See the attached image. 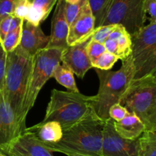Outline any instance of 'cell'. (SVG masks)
Returning <instances> with one entry per match:
<instances>
[{
  "label": "cell",
  "mask_w": 156,
  "mask_h": 156,
  "mask_svg": "<svg viewBox=\"0 0 156 156\" xmlns=\"http://www.w3.org/2000/svg\"><path fill=\"white\" fill-rule=\"evenodd\" d=\"M1 153L8 156H53L45 144L26 130L12 139Z\"/></svg>",
  "instance_id": "obj_10"
},
{
  "label": "cell",
  "mask_w": 156,
  "mask_h": 156,
  "mask_svg": "<svg viewBox=\"0 0 156 156\" xmlns=\"http://www.w3.org/2000/svg\"><path fill=\"white\" fill-rule=\"evenodd\" d=\"M114 127L117 134L122 138L136 140L146 131L145 125L134 113L129 112L120 121H114Z\"/></svg>",
  "instance_id": "obj_16"
},
{
  "label": "cell",
  "mask_w": 156,
  "mask_h": 156,
  "mask_svg": "<svg viewBox=\"0 0 156 156\" xmlns=\"http://www.w3.org/2000/svg\"><path fill=\"white\" fill-rule=\"evenodd\" d=\"M105 51H106V50L103 44H101L90 38L86 46V52L91 64H93Z\"/></svg>",
  "instance_id": "obj_25"
},
{
  "label": "cell",
  "mask_w": 156,
  "mask_h": 156,
  "mask_svg": "<svg viewBox=\"0 0 156 156\" xmlns=\"http://www.w3.org/2000/svg\"><path fill=\"white\" fill-rule=\"evenodd\" d=\"M111 0H88L91 12L94 17V26H100Z\"/></svg>",
  "instance_id": "obj_22"
},
{
  "label": "cell",
  "mask_w": 156,
  "mask_h": 156,
  "mask_svg": "<svg viewBox=\"0 0 156 156\" xmlns=\"http://www.w3.org/2000/svg\"><path fill=\"white\" fill-rule=\"evenodd\" d=\"M94 100V96H85L79 92L53 89L45 116L41 122L56 121L60 124L62 131L68 129L95 114Z\"/></svg>",
  "instance_id": "obj_3"
},
{
  "label": "cell",
  "mask_w": 156,
  "mask_h": 156,
  "mask_svg": "<svg viewBox=\"0 0 156 156\" xmlns=\"http://www.w3.org/2000/svg\"><path fill=\"white\" fill-rule=\"evenodd\" d=\"M0 156H8V155H6V154H2V153H1V152H0Z\"/></svg>",
  "instance_id": "obj_37"
},
{
  "label": "cell",
  "mask_w": 156,
  "mask_h": 156,
  "mask_svg": "<svg viewBox=\"0 0 156 156\" xmlns=\"http://www.w3.org/2000/svg\"><path fill=\"white\" fill-rule=\"evenodd\" d=\"M12 15H9L0 21V44L2 43L5 38L10 31V24Z\"/></svg>",
  "instance_id": "obj_33"
},
{
  "label": "cell",
  "mask_w": 156,
  "mask_h": 156,
  "mask_svg": "<svg viewBox=\"0 0 156 156\" xmlns=\"http://www.w3.org/2000/svg\"><path fill=\"white\" fill-rule=\"evenodd\" d=\"M119 103L134 113L146 130L156 131V73L133 79Z\"/></svg>",
  "instance_id": "obj_4"
},
{
  "label": "cell",
  "mask_w": 156,
  "mask_h": 156,
  "mask_svg": "<svg viewBox=\"0 0 156 156\" xmlns=\"http://www.w3.org/2000/svg\"><path fill=\"white\" fill-rule=\"evenodd\" d=\"M88 40L81 44L68 46L61 54V63L81 79H83L87 72L93 67L86 52Z\"/></svg>",
  "instance_id": "obj_12"
},
{
  "label": "cell",
  "mask_w": 156,
  "mask_h": 156,
  "mask_svg": "<svg viewBox=\"0 0 156 156\" xmlns=\"http://www.w3.org/2000/svg\"><path fill=\"white\" fill-rule=\"evenodd\" d=\"M118 60H120L118 57L106 50L93 63L92 67L99 70H109L112 68L113 66L117 63Z\"/></svg>",
  "instance_id": "obj_24"
},
{
  "label": "cell",
  "mask_w": 156,
  "mask_h": 156,
  "mask_svg": "<svg viewBox=\"0 0 156 156\" xmlns=\"http://www.w3.org/2000/svg\"><path fill=\"white\" fill-rule=\"evenodd\" d=\"M85 1L86 0H80L76 4H69V3H66L65 15L69 25H70L73 22V21L76 19V18L79 15V12H80L81 9H82V6L84 5Z\"/></svg>",
  "instance_id": "obj_26"
},
{
  "label": "cell",
  "mask_w": 156,
  "mask_h": 156,
  "mask_svg": "<svg viewBox=\"0 0 156 156\" xmlns=\"http://www.w3.org/2000/svg\"><path fill=\"white\" fill-rule=\"evenodd\" d=\"M105 123V120L95 113L62 131V139L59 142L44 144L52 152L102 156Z\"/></svg>",
  "instance_id": "obj_2"
},
{
  "label": "cell",
  "mask_w": 156,
  "mask_h": 156,
  "mask_svg": "<svg viewBox=\"0 0 156 156\" xmlns=\"http://www.w3.org/2000/svg\"><path fill=\"white\" fill-rule=\"evenodd\" d=\"M143 11L145 15L150 17V21H156V0H145L143 2Z\"/></svg>",
  "instance_id": "obj_32"
},
{
  "label": "cell",
  "mask_w": 156,
  "mask_h": 156,
  "mask_svg": "<svg viewBox=\"0 0 156 156\" xmlns=\"http://www.w3.org/2000/svg\"><path fill=\"white\" fill-rule=\"evenodd\" d=\"M99 79L98 92L94 96V109L103 120L109 118L110 107L117 103L129 83L134 78L135 68L131 56L122 61V66L116 71L95 68Z\"/></svg>",
  "instance_id": "obj_5"
},
{
  "label": "cell",
  "mask_w": 156,
  "mask_h": 156,
  "mask_svg": "<svg viewBox=\"0 0 156 156\" xmlns=\"http://www.w3.org/2000/svg\"><path fill=\"white\" fill-rule=\"evenodd\" d=\"M66 3H69V4H76L79 2L80 0H64Z\"/></svg>",
  "instance_id": "obj_35"
},
{
  "label": "cell",
  "mask_w": 156,
  "mask_h": 156,
  "mask_svg": "<svg viewBox=\"0 0 156 156\" xmlns=\"http://www.w3.org/2000/svg\"><path fill=\"white\" fill-rule=\"evenodd\" d=\"M0 119L8 145L12 139L18 137L23 132L13 110L5 99L2 91L0 92Z\"/></svg>",
  "instance_id": "obj_15"
},
{
  "label": "cell",
  "mask_w": 156,
  "mask_h": 156,
  "mask_svg": "<svg viewBox=\"0 0 156 156\" xmlns=\"http://www.w3.org/2000/svg\"><path fill=\"white\" fill-rule=\"evenodd\" d=\"M115 41L117 42V47H118L117 56H118L119 59L123 61L129 58L131 54V51H132L131 35H129V32L126 29H124L121 35L119 36V38L115 40Z\"/></svg>",
  "instance_id": "obj_21"
},
{
  "label": "cell",
  "mask_w": 156,
  "mask_h": 156,
  "mask_svg": "<svg viewBox=\"0 0 156 156\" xmlns=\"http://www.w3.org/2000/svg\"><path fill=\"white\" fill-rule=\"evenodd\" d=\"M29 11L24 21L34 25H41V23L49 16L57 0H27Z\"/></svg>",
  "instance_id": "obj_18"
},
{
  "label": "cell",
  "mask_w": 156,
  "mask_h": 156,
  "mask_svg": "<svg viewBox=\"0 0 156 156\" xmlns=\"http://www.w3.org/2000/svg\"><path fill=\"white\" fill-rule=\"evenodd\" d=\"M29 11V3L27 0H18L14 8L12 15L18 18L25 20Z\"/></svg>",
  "instance_id": "obj_29"
},
{
  "label": "cell",
  "mask_w": 156,
  "mask_h": 156,
  "mask_svg": "<svg viewBox=\"0 0 156 156\" xmlns=\"http://www.w3.org/2000/svg\"><path fill=\"white\" fill-rule=\"evenodd\" d=\"M94 28V17L88 0H86L79 15L69 27L68 46L76 45L88 41L92 35Z\"/></svg>",
  "instance_id": "obj_11"
},
{
  "label": "cell",
  "mask_w": 156,
  "mask_h": 156,
  "mask_svg": "<svg viewBox=\"0 0 156 156\" xmlns=\"http://www.w3.org/2000/svg\"><path fill=\"white\" fill-rule=\"evenodd\" d=\"M33 57L18 46L7 54L5 76L2 93L13 110L21 131L26 127L24 108L33 67Z\"/></svg>",
  "instance_id": "obj_1"
},
{
  "label": "cell",
  "mask_w": 156,
  "mask_h": 156,
  "mask_svg": "<svg viewBox=\"0 0 156 156\" xmlns=\"http://www.w3.org/2000/svg\"><path fill=\"white\" fill-rule=\"evenodd\" d=\"M6 60H7V53L5 51L2 46L0 44V92L2 91L4 88Z\"/></svg>",
  "instance_id": "obj_31"
},
{
  "label": "cell",
  "mask_w": 156,
  "mask_h": 156,
  "mask_svg": "<svg viewBox=\"0 0 156 156\" xmlns=\"http://www.w3.org/2000/svg\"><path fill=\"white\" fill-rule=\"evenodd\" d=\"M128 113H129V111L127 110V109L120 105L119 102L111 106L108 111L109 117L116 122H118V121L123 119Z\"/></svg>",
  "instance_id": "obj_28"
},
{
  "label": "cell",
  "mask_w": 156,
  "mask_h": 156,
  "mask_svg": "<svg viewBox=\"0 0 156 156\" xmlns=\"http://www.w3.org/2000/svg\"><path fill=\"white\" fill-rule=\"evenodd\" d=\"M145 0H111L100 26L121 24L132 35L145 25Z\"/></svg>",
  "instance_id": "obj_8"
},
{
  "label": "cell",
  "mask_w": 156,
  "mask_h": 156,
  "mask_svg": "<svg viewBox=\"0 0 156 156\" xmlns=\"http://www.w3.org/2000/svg\"><path fill=\"white\" fill-rule=\"evenodd\" d=\"M62 50L59 48H44L34 55L33 67L24 102V112L26 117L34 105L41 89L52 77L56 66L61 63Z\"/></svg>",
  "instance_id": "obj_7"
},
{
  "label": "cell",
  "mask_w": 156,
  "mask_h": 156,
  "mask_svg": "<svg viewBox=\"0 0 156 156\" xmlns=\"http://www.w3.org/2000/svg\"><path fill=\"white\" fill-rule=\"evenodd\" d=\"M18 0H0V21L9 15H12L14 8Z\"/></svg>",
  "instance_id": "obj_30"
},
{
  "label": "cell",
  "mask_w": 156,
  "mask_h": 156,
  "mask_svg": "<svg viewBox=\"0 0 156 156\" xmlns=\"http://www.w3.org/2000/svg\"><path fill=\"white\" fill-rule=\"evenodd\" d=\"M131 58L135 68L133 79L156 73V21L131 35Z\"/></svg>",
  "instance_id": "obj_6"
},
{
  "label": "cell",
  "mask_w": 156,
  "mask_h": 156,
  "mask_svg": "<svg viewBox=\"0 0 156 156\" xmlns=\"http://www.w3.org/2000/svg\"><path fill=\"white\" fill-rule=\"evenodd\" d=\"M25 130L31 132L37 139L45 144L56 143L62 136V128L56 121L41 122L33 126L26 128Z\"/></svg>",
  "instance_id": "obj_17"
},
{
  "label": "cell",
  "mask_w": 156,
  "mask_h": 156,
  "mask_svg": "<svg viewBox=\"0 0 156 156\" xmlns=\"http://www.w3.org/2000/svg\"><path fill=\"white\" fill-rule=\"evenodd\" d=\"M138 141V156H156V131L146 130Z\"/></svg>",
  "instance_id": "obj_20"
},
{
  "label": "cell",
  "mask_w": 156,
  "mask_h": 156,
  "mask_svg": "<svg viewBox=\"0 0 156 156\" xmlns=\"http://www.w3.org/2000/svg\"><path fill=\"white\" fill-rule=\"evenodd\" d=\"M6 146H7V142H6L5 137L4 131H3L1 119H0V152H2Z\"/></svg>",
  "instance_id": "obj_34"
},
{
  "label": "cell",
  "mask_w": 156,
  "mask_h": 156,
  "mask_svg": "<svg viewBox=\"0 0 156 156\" xmlns=\"http://www.w3.org/2000/svg\"><path fill=\"white\" fill-rule=\"evenodd\" d=\"M139 141L122 138L114 127V120H105L103 129L102 156H138Z\"/></svg>",
  "instance_id": "obj_9"
},
{
  "label": "cell",
  "mask_w": 156,
  "mask_h": 156,
  "mask_svg": "<svg viewBox=\"0 0 156 156\" xmlns=\"http://www.w3.org/2000/svg\"><path fill=\"white\" fill-rule=\"evenodd\" d=\"M52 77L54 78L59 84L73 92H79L76 84L74 73L63 64H58L54 69Z\"/></svg>",
  "instance_id": "obj_19"
},
{
  "label": "cell",
  "mask_w": 156,
  "mask_h": 156,
  "mask_svg": "<svg viewBox=\"0 0 156 156\" xmlns=\"http://www.w3.org/2000/svg\"><path fill=\"white\" fill-rule=\"evenodd\" d=\"M22 26L23 24L18 26L15 30L9 32L5 38L4 41L1 44L4 50L7 54L15 50L19 45L20 41H21Z\"/></svg>",
  "instance_id": "obj_23"
},
{
  "label": "cell",
  "mask_w": 156,
  "mask_h": 156,
  "mask_svg": "<svg viewBox=\"0 0 156 156\" xmlns=\"http://www.w3.org/2000/svg\"><path fill=\"white\" fill-rule=\"evenodd\" d=\"M50 41V36L44 33L41 25H34L24 21L19 45L29 54L34 55L41 49L46 48Z\"/></svg>",
  "instance_id": "obj_14"
},
{
  "label": "cell",
  "mask_w": 156,
  "mask_h": 156,
  "mask_svg": "<svg viewBox=\"0 0 156 156\" xmlns=\"http://www.w3.org/2000/svg\"><path fill=\"white\" fill-rule=\"evenodd\" d=\"M65 154L67 156H91V155H84V154H75V153H66V154Z\"/></svg>",
  "instance_id": "obj_36"
},
{
  "label": "cell",
  "mask_w": 156,
  "mask_h": 156,
  "mask_svg": "<svg viewBox=\"0 0 156 156\" xmlns=\"http://www.w3.org/2000/svg\"><path fill=\"white\" fill-rule=\"evenodd\" d=\"M114 27H115V24L99 26V27L94 28L91 38L101 44H104V42L108 39V36L113 31V29L114 28Z\"/></svg>",
  "instance_id": "obj_27"
},
{
  "label": "cell",
  "mask_w": 156,
  "mask_h": 156,
  "mask_svg": "<svg viewBox=\"0 0 156 156\" xmlns=\"http://www.w3.org/2000/svg\"><path fill=\"white\" fill-rule=\"evenodd\" d=\"M65 4L64 0H57L52 18L50 41L46 48H59L64 50L68 47L67 37L69 25L66 18Z\"/></svg>",
  "instance_id": "obj_13"
}]
</instances>
